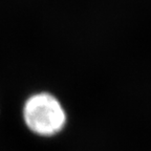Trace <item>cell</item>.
<instances>
[{
    "instance_id": "cell-1",
    "label": "cell",
    "mask_w": 151,
    "mask_h": 151,
    "mask_svg": "<svg viewBox=\"0 0 151 151\" xmlns=\"http://www.w3.org/2000/svg\"><path fill=\"white\" fill-rule=\"evenodd\" d=\"M21 119L32 134L41 139H52L65 130L68 113L58 96L48 90H38L24 99Z\"/></svg>"
}]
</instances>
